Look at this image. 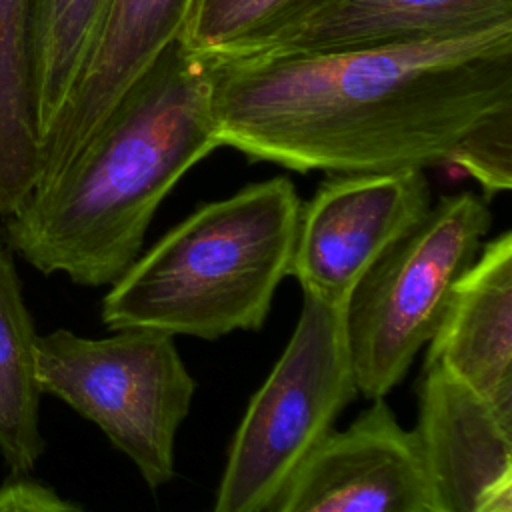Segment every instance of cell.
Instances as JSON below:
<instances>
[{"label":"cell","instance_id":"1","mask_svg":"<svg viewBox=\"0 0 512 512\" xmlns=\"http://www.w3.org/2000/svg\"><path fill=\"white\" fill-rule=\"evenodd\" d=\"M218 146L296 172L424 170L512 108V24L342 52L208 62Z\"/></svg>","mask_w":512,"mask_h":512},{"label":"cell","instance_id":"2","mask_svg":"<svg viewBox=\"0 0 512 512\" xmlns=\"http://www.w3.org/2000/svg\"><path fill=\"white\" fill-rule=\"evenodd\" d=\"M216 148L208 62L174 42L72 162L6 218L4 236L42 274L112 284L138 258L162 200Z\"/></svg>","mask_w":512,"mask_h":512},{"label":"cell","instance_id":"3","mask_svg":"<svg viewBox=\"0 0 512 512\" xmlns=\"http://www.w3.org/2000/svg\"><path fill=\"white\" fill-rule=\"evenodd\" d=\"M300 208L286 176L202 204L112 282L102 322L202 340L260 330L288 274Z\"/></svg>","mask_w":512,"mask_h":512},{"label":"cell","instance_id":"4","mask_svg":"<svg viewBox=\"0 0 512 512\" xmlns=\"http://www.w3.org/2000/svg\"><path fill=\"white\" fill-rule=\"evenodd\" d=\"M486 200L442 198L360 278L344 304V336L358 394L384 398L432 340L456 280L490 228Z\"/></svg>","mask_w":512,"mask_h":512},{"label":"cell","instance_id":"5","mask_svg":"<svg viewBox=\"0 0 512 512\" xmlns=\"http://www.w3.org/2000/svg\"><path fill=\"white\" fill-rule=\"evenodd\" d=\"M342 312L304 296L284 352L234 432L212 512H266L356 398Z\"/></svg>","mask_w":512,"mask_h":512},{"label":"cell","instance_id":"6","mask_svg":"<svg viewBox=\"0 0 512 512\" xmlns=\"http://www.w3.org/2000/svg\"><path fill=\"white\" fill-rule=\"evenodd\" d=\"M36 372L42 394L94 422L150 488L174 476L176 432L196 390L174 336L116 330L84 338L58 328L38 336Z\"/></svg>","mask_w":512,"mask_h":512},{"label":"cell","instance_id":"7","mask_svg":"<svg viewBox=\"0 0 512 512\" xmlns=\"http://www.w3.org/2000/svg\"><path fill=\"white\" fill-rule=\"evenodd\" d=\"M430 208L422 170L332 174L300 208L288 274L306 298L344 308L368 268Z\"/></svg>","mask_w":512,"mask_h":512},{"label":"cell","instance_id":"8","mask_svg":"<svg viewBox=\"0 0 512 512\" xmlns=\"http://www.w3.org/2000/svg\"><path fill=\"white\" fill-rule=\"evenodd\" d=\"M268 512H438L420 448L384 398L330 430Z\"/></svg>","mask_w":512,"mask_h":512},{"label":"cell","instance_id":"9","mask_svg":"<svg viewBox=\"0 0 512 512\" xmlns=\"http://www.w3.org/2000/svg\"><path fill=\"white\" fill-rule=\"evenodd\" d=\"M188 4L190 0H112L94 52L44 136L38 188L72 162L154 60L178 42Z\"/></svg>","mask_w":512,"mask_h":512},{"label":"cell","instance_id":"10","mask_svg":"<svg viewBox=\"0 0 512 512\" xmlns=\"http://www.w3.org/2000/svg\"><path fill=\"white\" fill-rule=\"evenodd\" d=\"M412 432L438 512H470L512 472V422L442 366L424 364Z\"/></svg>","mask_w":512,"mask_h":512},{"label":"cell","instance_id":"11","mask_svg":"<svg viewBox=\"0 0 512 512\" xmlns=\"http://www.w3.org/2000/svg\"><path fill=\"white\" fill-rule=\"evenodd\" d=\"M424 364L442 366L512 422V232L456 280Z\"/></svg>","mask_w":512,"mask_h":512},{"label":"cell","instance_id":"12","mask_svg":"<svg viewBox=\"0 0 512 512\" xmlns=\"http://www.w3.org/2000/svg\"><path fill=\"white\" fill-rule=\"evenodd\" d=\"M504 24H512V0H328L256 52L386 48Z\"/></svg>","mask_w":512,"mask_h":512},{"label":"cell","instance_id":"13","mask_svg":"<svg viewBox=\"0 0 512 512\" xmlns=\"http://www.w3.org/2000/svg\"><path fill=\"white\" fill-rule=\"evenodd\" d=\"M42 0H0V216L42 178Z\"/></svg>","mask_w":512,"mask_h":512},{"label":"cell","instance_id":"14","mask_svg":"<svg viewBox=\"0 0 512 512\" xmlns=\"http://www.w3.org/2000/svg\"><path fill=\"white\" fill-rule=\"evenodd\" d=\"M36 342L14 250L0 230V454L16 476L32 472L44 452Z\"/></svg>","mask_w":512,"mask_h":512},{"label":"cell","instance_id":"15","mask_svg":"<svg viewBox=\"0 0 512 512\" xmlns=\"http://www.w3.org/2000/svg\"><path fill=\"white\" fill-rule=\"evenodd\" d=\"M328 0H190L180 46L212 62L260 50Z\"/></svg>","mask_w":512,"mask_h":512},{"label":"cell","instance_id":"16","mask_svg":"<svg viewBox=\"0 0 512 512\" xmlns=\"http://www.w3.org/2000/svg\"><path fill=\"white\" fill-rule=\"evenodd\" d=\"M110 6L112 0H42L44 136L82 76Z\"/></svg>","mask_w":512,"mask_h":512},{"label":"cell","instance_id":"17","mask_svg":"<svg viewBox=\"0 0 512 512\" xmlns=\"http://www.w3.org/2000/svg\"><path fill=\"white\" fill-rule=\"evenodd\" d=\"M450 164L472 176L486 196L512 186V108L502 110L474 126L454 146Z\"/></svg>","mask_w":512,"mask_h":512},{"label":"cell","instance_id":"18","mask_svg":"<svg viewBox=\"0 0 512 512\" xmlns=\"http://www.w3.org/2000/svg\"><path fill=\"white\" fill-rule=\"evenodd\" d=\"M0 512H80L52 488L34 480H12L0 486Z\"/></svg>","mask_w":512,"mask_h":512},{"label":"cell","instance_id":"19","mask_svg":"<svg viewBox=\"0 0 512 512\" xmlns=\"http://www.w3.org/2000/svg\"><path fill=\"white\" fill-rule=\"evenodd\" d=\"M470 512H512V472L502 476Z\"/></svg>","mask_w":512,"mask_h":512}]
</instances>
